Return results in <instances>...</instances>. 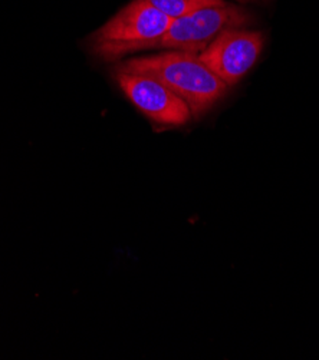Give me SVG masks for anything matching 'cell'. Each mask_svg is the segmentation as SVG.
<instances>
[{"mask_svg":"<svg viewBox=\"0 0 319 360\" xmlns=\"http://www.w3.org/2000/svg\"><path fill=\"white\" fill-rule=\"evenodd\" d=\"M115 70L149 75L164 84L190 108L193 117L207 112L227 92V85L196 53L168 51L121 62Z\"/></svg>","mask_w":319,"mask_h":360,"instance_id":"6da1fadb","label":"cell"},{"mask_svg":"<svg viewBox=\"0 0 319 360\" xmlns=\"http://www.w3.org/2000/svg\"><path fill=\"white\" fill-rule=\"evenodd\" d=\"M263 2H269V0H263Z\"/></svg>","mask_w":319,"mask_h":360,"instance_id":"ba28073f","label":"cell"},{"mask_svg":"<svg viewBox=\"0 0 319 360\" xmlns=\"http://www.w3.org/2000/svg\"><path fill=\"white\" fill-rule=\"evenodd\" d=\"M251 13L234 5L211 6L174 19L158 48L200 53L219 34L252 23Z\"/></svg>","mask_w":319,"mask_h":360,"instance_id":"3957f363","label":"cell"},{"mask_svg":"<svg viewBox=\"0 0 319 360\" xmlns=\"http://www.w3.org/2000/svg\"><path fill=\"white\" fill-rule=\"evenodd\" d=\"M147 2L171 19H179L204 8L226 5L225 0H147Z\"/></svg>","mask_w":319,"mask_h":360,"instance_id":"8992f818","label":"cell"},{"mask_svg":"<svg viewBox=\"0 0 319 360\" xmlns=\"http://www.w3.org/2000/svg\"><path fill=\"white\" fill-rule=\"evenodd\" d=\"M263 33L229 29L213 41L199 58L227 86L237 84L258 62L263 49Z\"/></svg>","mask_w":319,"mask_h":360,"instance_id":"277c9868","label":"cell"},{"mask_svg":"<svg viewBox=\"0 0 319 360\" xmlns=\"http://www.w3.org/2000/svg\"><path fill=\"white\" fill-rule=\"evenodd\" d=\"M115 79L137 110L158 125L180 127L193 117L189 105L180 96L149 75L115 70Z\"/></svg>","mask_w":319,"mask_h":360,"instance_id":"5b68a950","label":"cell"},{"mask_svg":"<svg viewBox=\"0 0 319 360\" xmlns=\"http://www.w3.org/2000/svg\"><path fill=\"white\" fill-rule=\"evenodd\" d=\"M174 19L147 0H132L89 36V51L105 62L158 48Z\"/></svg>","mask_w":319,"mask_h":360,"instance_id":"7a4b0ae2","label":"cell"},{"mask_svg":"<svg viewBox=\"0 0 319 360\" xmlns=\"http://www.w3.org/2000/svg\"><path fill=\"white\" fill-rule=\"evenodd\" d=\"M236 2H240V4H249V2H256V0H236Z\"/></svg>","mask_w":319,"mask_h":360,"instance_id":"52a82bcc","label":"cell"}]
</instances>
